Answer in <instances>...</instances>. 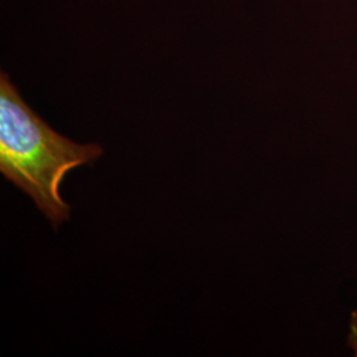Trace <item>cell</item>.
Returning <instances> with one entry per match:
<instances>
[{
  "label": "cell",
  "mask_w": 357,
  "mask_h": 357,
  "mask_svg": "<svg viewBox=\"0 0 357 357\" xmlns=\"http://www.w3.org/2000/svg\"><path fill=\"white\" fill-rule=\"evenodd\" d=\"M349 343L356 351L357 355V312H354L352 321H351V335H349Z\"/></svg>",
  "instance_id": "7a4b0ae2"
},
{
  "label": "cell",
  "mask_w": 357,
  "mask_h": 357,
  "mask_svg": "<svg viewBox=\"0 0 357 357\" xmlns=\"http://www.w3.org/2000/svg\"><path fill=\"white\" fill-rule=\"evenodd\" d=\"M103 155L97 143L79 144L54 131L22 98L7 73L0 75V172L32 197L54 229L70 217L60 185L76 167Z\"/></svg>",
  "instance_id": "6da1fadb"
}]
</instances>
